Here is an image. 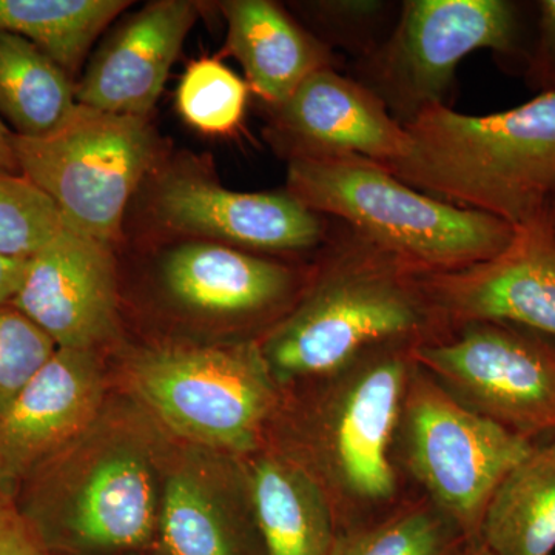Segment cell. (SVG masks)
<instances>
[{"label":"cell","mask_w":555,"mask_h":555,"mask_svg":"<svg viewBox=\"0 0 555 555\" xmlns=\"http://www.w3.org/2000/svg\"><path fill=\"white\" fill-rule=\"evenodd\" d=\"M286 190L302 206L338 219L420 275L494 258L514 236V228L502 219L434 198L361 156L288 159Z\"/></svg>","instance_id":"obj_5"},{"label":"cell","mask_w":555,"mask_h":555,"mask_svg":"<svg viewBox=\"0 0 555 555\" xmlns=\"http://www.w3.org/2000/svg\"><path fill=\"white\" fill-rule=\"evenodd\" d=\"M28 259H17L0 255V308L11 305L20 291L27 270Z\"/></svg>","instance_id":"obj_31"},{"label":"cell","mask_w":555,"mask_h":555,"mask_svg":"<svg viewBox=\"0 0 555 555\" xmlns=\"http://www.w3.org/2000/svg\"><path fill=\"white\" fill-rule=\"evenodd\" d=\"M518 7L507 0H408L392 31L358 60L357 80L408 126L423 109L447 105L460 62L477 50L518 49Z\"/></svg>","instance_id":"obj_9"},{"label":"cell","mask_w":555,"mask_h":555,"mask_svg":"<svg viewBox=\"0 0 555 555\" xmlns=\"http://www.w3.org/2000/svg\"><path fill=\"white\" fill-rule=\"evenodd\" d=\"M532 444L466 406L415 361L398 422L397 466L467 543L480 540L492 496Z\"/></svg>","instance_id":"obj_7"},{"label":"cell","mask_w":555,"mask_h":555,"mask_svg":"<svg viewBox=\"0 0 555 555\" xmlns=\"http://www.w3.org/2000/svg\"><path fill=\"white\" fill-rule=\"evenodd\" d=\"M76 82L30 40L0 31V119L22 138H42L76 108Z\"/></svg>","instance_id":"obj_22"},{"label":"cell","mask_w":555,"mask_h":555,"mask_svg":"<svg viewBox=\"0 0 555 555\" xmlns=\"http://www.w3.org/2000/svg\"><path fill=\"white\" fill-rule=\"evenodd\" d=\"M100 350L57 349L0 418V492L82 436L109 400Z\"/></svg>","instance_id":"obj_16"},{"label":"cell","mask_w":555,"mask_h":555,"mask_svg":"<svg viewBox=\"0 0 555 555\" xmlns=\"http://www.w3.org/2000/svg\"><path fill=\"white\" fill-rule=\"evenodd\" d=\"M553 229H554V235H555V203L553 207Z\"/></svg>","instance_id":"obj_35"},{"label":"cell","mask_w":555,"mask_h":555,"mask_svg":"<svg viewBox=\"0 0 555 555\" xmlns=\"http://www.w3.org/2000/svg\"><path fill=\"white\" fill-rule=\"evenodd\" d=\"M309 270L243 248L192 240L164 251L158 283L179 312L251 332L258 339L297 302Z\"/></svg>","instance_id":"obj_12"},{"label":"cell","mask_w":555,"mask_h":555,"mask_svg":"<svg viewBox=\"0 0 555 555\" xmlns=\"http://www.w3.org/2000/svg\"><path fill=\"white\" fill-rule=\"evenodd\" d=\"M129 555H159V554L155 553V551H149V553H137V554H129Z\"/></svg>","instance_id":"obj_34"},{"label":"cell","mask_w":555,"mask_h":555,"mask_svg":"<svg viewBox=\"0 0 555 555\" xmlns=\"http://www.w3.org/2000/svg\"><path fill=\"white\" fill-rule=\"evenodd\" d=\"M25 178L60 208L65 228L115 246L131 196L153 169L158 139L145 118L76 105L42 138L13 133Z\"/></svg>","instance_id":"obj_8"},{"label":"cell","mask_w":555,"mask_h":555,"mask_svg":"<svg viewBox=\"0 0 555 555\" xmlns=\"http://www.w3.org/2000/svg\"><path fill=\"white\" fill-rule=\"evenodd\" d=\"M301 5L323 46L349 51L357 60L377 49L397 22L393 3L382 0H323Z\"/></svg>","instance_id":"obj_27"},{"label":"cell","mask_w":555,"mask_h":555,"mask_svg":"<svg viewBox=\"0 0 555 555\" xmlns=\"http://www.w3.org/2000/svg\"><path fill=\"white\" fill-rule=\"evenodd\" d=\"M320 254L297 302L257 339L281 389L451 334L423 276L360 233L331 230Z\"/></svg>","instance_id":"obj_3"},{"label":"cell","mask_w":555,"mask_h":555,"mask_svg":"<svg viewBox=\"0 0 555 555\" xmlns=\"http://www.w3.org/2000/svg\"><path fill=\"white\" fill-rule=\"evenodd\" d=\"M127 0H0V31L30 40L69 78Z\"/></svg>","instance_id":"obj_23"},{"label":"cell","mask_w":555,"mask_h":555,"mask_svg":"<svg viewBox=\"0 0 555 555\" xmlns=\"http://www.w3.org/2000/svg\"><path fill=\"white\" fill-rule=\"evenodd\" d=\"M414 358L462 403L509 433L555 437V337L503 321H473Z\"/></svg>","instance_id":"obj_10"},{"label":"cell","mask_w":555,"mask_h":555,"mask_svg":"<svg viewBox=\"0 0 555 555\" xmlns=\"http://www.w3.org/2000/svg\"><path fill=\"white\" fill-rule=\"evenodd\" d=\"M404 129L406 155L385 169L411 188L514 229L553 210L555 91L483 116L434 105Z\"/></svg>","instance_id":"obj_4"},{"label":"cell","mask_w":555,"mask_h":555,"mask_svg":"<svg viewBox=\"0 0 555 555\" xmlns=\"http://www.w3.org/2000/svg\"><path fill=\"white\" fill-rule=\"evenodd\" d=\"M11 137H13V131L0 119V169L22 175L20 166H17L16 155H14Z\"/></svg>","instance_id":"obj_32"},{"label":"cell","mask_w":555,"mask_h":555,"mask_svg":"<svg viewBox=\"0 0 555 555\" xmlns=\"http://www.w3.org/2000/svg\"><path fill=\"white\" fill-rule=\"evenodd\" d=\"M198 13V3L190 0H156L142 7L87 65L76 82V104L147 119Z\"/></svg>","instance_id":"obj_18"},{"label":"cell","mask_w":555,"mask_h":555,"mask_svg":"<svg viewBox=\"0 0 555 555\" xmlns=\"http://www.w3.org/2000/svg\"><path fill=\"white\" fill-rule=\"evenodd\" d=\"M422 276L451 332L473 321H503L555 337L553 210L514 229L494 258Z\"/></svg>","instance_id":"obj_15"},{"label":"cell","mask_w":555,"mask_h":555,"mask_svg":"<svg viewBox=\"0 0 555 555\" xmlns=\"http://www.w3.org/2000/svg\"><path fill=\"white\" fill-rule=\"evenodd\" d=\"M64 228L60 208L38 185L0 169V255L31 258Z\"/></svg>","instance_id":"obj_26"},{"label":"cell","mask_w":555,"mask_h":555,"mask_svg":"<svg viewBox=\"0 0 555 555\" xmlns=\"http://www.w3.org/2000/svg\"><path fill=\"white\" fill-rule=\"evenodd\" d=\"M155 553L268 555L243 456L169 437Z\"/></svg>","instance_id":"obj_13"},{"label":"cell","mask_w":555,"mask_h":555,"mask_svg":"<svg viewBox=\"0 0 555 555\" xmlns=\"http://www.w3.org/2000/svg\"><path fill=\"white\" fill-rule=\"evenodd\" d=\"M456 555H492V553L478 540V542L466 543L465 547Z\"/></svg>","instance_id":"obj_33"},{"label":"cell","mask_w":555,"mask_h":555,"mask_svg":"<svg viewBox=\"0 0 555 555\" xmlns=\"http://www.w3.org/2000/svg\"><path fill=\"white\" fill-rule=\"evenodd\" d=\"M56 350L53 339L21 310L0 308V418Z\"/></svg>","instance_id":"obj_28"},{"label":"cell","mask_w":555,"mask_h":555,"mask_svg":"<svg viewBox=\"0 0 555 555\" xmlns=\"http://www.w3.org/2000/svg\"><path fill=\"white\" fill-rule=\"evenodd\" d=\"M0 555H49L31 534L11 496L0 492Z\"/></svg>","instance_id":"obj_30"},{"label":"cell","mask_w":555,"mask_h":555,"mask_svg":"<svg viewBox=\"0 0 555 555\" xmlns=\"http://www.w3.org/2000/svg\"><path fill=\"white\" fill-rule=\"evenodd\" d=\"M414 346H392L281 389L262 447L276 449L326 495L339 532L371 524L408 495L396 437Z\"/></svg>","instance_id":"obj_1"},{"label":"cell","mask_w":555,"mask_h":555,"mask_svg":"<svg viewBox=\"0 0 555 555\" xmlns=\"http://www.w3.org/2000/svg\"><path fill=\"white\" fill-rule=\"evenodd\" d=\"M219 10L228 22L225 49L243 65L248 89L269 107L283 104L318 69L335 68L332 50L278 3L228 0Z\"/></svg>","instance_id":"obj_19"},{"label":"cell","mask_w":555,"mask_h":555,"mask_svg":"<svg viewBox=\"0 0 555 555\" xmlns=\"http://www.w3.org/2000/svg\"><path fill=\"white\" fill-rule=\"evenodd\" d=\"M268 555H331L338 528L320 486L270 447L243 456Z\"/></svg>","instance_id":"obj_20"},{"label":"cell","mask_w":555,"mask_h":555,"mask_svg":"<svg viewBox=\"0 0 555 555\" xmlns=\"http://www.w3.org/2000/svg\"><path fill=\"white\" fill-rule=\"evenodd\" d=\"M11 306L46 332L57 349L102 352L119 334L113 246L62 229L28 258Z\"/></svg>","instance_id":"obj_14"},{"label":"cell","mask_w":555,"mask_h":555,"mask_svg":"<svg viewBox=\"0 0 555 555\" xmlns=\"http://www.w3.org/2000/svg\"><path fill=\"white\" fill-rule=\"evenodd\" d=\"M164 229L258 255L315 250L331 235L328 218L284 192H235L193 170L166 171L152 193Z\"/></svg>","instance_id":"obj_11"},{"label":"cell","mask_w":555,"mask_h":555,"mask_svg":"<svg viewBox=\"0 0 555 555\" xmlns=\"http://www.w3.org/2000/svg\"><path fill=\"white\" fill-rule=\"evenodd\" d=\"M537 38L526 67V82L539 93L555 91V0L537 3Z\"/></svg>","instance_id":"obj_29"},{"label":"cell","mask_w":555,"mask_h":555,"mask_svg":"<svg viewBox=\"0 0 555 555\" xmlns=\"http://www.w3.org/2000/svg\"><path fill=\"white\" fill-rule=\"evenodd\" d=\"M169 436L127 397L33 470L13 496L49 555L155 551Z\"/></svg>","instance_id":"obj_2"},{"label":"cell","mask_w":555,"mask_h":555,"mask_svg":"<svg viewBox=\"0 0 555 555\" xmlns=\"http://www.w3.org/2000/svg\"><path fill=\"white\" fill-rule=\"evenodd\" d=\"M119 382L167 436L238 456L262 448L281 403L257 339L131 347Z\"/></svg>","instance_id":"obj_6"},{"label":"cell","mask_w":555,"mask_h":555,"mask_svg":"<svg viewBox=\"0 0 555 555\" xmlns=\"http://www.w3.org/2000/svg\"><path fill=\"white\" fill-rule=\"evenodd\" d=\"M269 108L270 142L287 160L353 155L386 167L406 155V129L377 94L335 68L312 73Z\"/></svg>","instance_id":"obj_17"},{"label":"cell","mask_w":555,"mask_h":555,"mask_svg":"<svg viewBox=\"0 0 555 555\" xmlns=\"http://www.w3.org/2000/svg\"><path fill=\"white\" fill-rule=\"evenodd\" d=\"M492 555L555 551V437L535 441L500 483L481 525Z\"/></svg>","instance_id":"obj_21"},{"label":"cell","mask_w":555,"mask_h":555,"mask_svg":"<svg viewBox=\"0 0 555 555\" xmlns=\"http://www.w3.org/2000/svg\"><path fill=\"white\" fill-rule=\"evenodd\" d=\"M466 543L441 511L414 492L377 520L339 532L331 555H456Z\"/></svg>","instance_id":"obj_24"},{"label":"cell","mask_w":555,"mask_h":555,"mask_svg":"<svg viewBox=\"0 0 555 555\" xmlns=\"http://www.w3.org/2000/svg\"><path fill=\"white\" fill-rule=\"evenodd\" d=\"M248 83L217 57L193 61L177 90L182 119L206 134L232 133L240 126L248 100Z\"/></svg>","instance_id":"obj_25"}]
</instances>
